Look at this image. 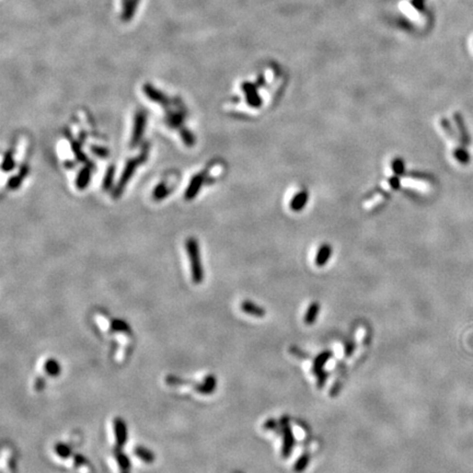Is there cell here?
<instances>
[{
    "label": "cell",
    "mask_w": 473,
    "mask_h": 473,
    "mask_svg": "<svg viewBox=\"0 0 473 473\" xmlns=\"http://www.w3.org/2000/svg\"><path fill=\"white\" fill-rule=\"evenodd\" d=\"M186 251L188 260H190L193 282L200 284L204 279V270L203 265L201 263L199 242H197L195 238H188L186 240Z\"/></svg>",
    "instance_id": "6da1fadb"
},
{
    "label": "cell",
    "mask_w": 473,
    "mask_h": 473,
    "mask_svg": "<svg viewBox=\"0 0 473 473\" xmlns=\"http://www.w3.org/2000/svg\"><path fill=\"white\" fill-rule=\"evenodd\" d=\"M146 159H147V148H145L143 153L139 154V156L135 157V158L131 159V160L126 163L125 168H124V171L122 172L121 178H119V181L118 183V186H115L114 191H113V197L118 199V197L122 195L124 188H125V186H127L128 181H130L132 176L134 175L137 167L141 165L143 162H145Z\"/></svg>",
    "instance_id": "7a4b0ae2"
},
{
    "label": "cell",
    "mask_w": 473,
    "mask_h": 473,
    "mask_svg": "<svg viewBox=\"0 0 473 473\" xmlns=\"http://www.w3.org/2000/svg\"><path fill=\"white\" fill-rule=\"evenodd\" d=\"M331 356H332V352L325 351L323 353H321V354L316 358L315 363H313V372H315L317 376V385L319 389H321L322 387L325 385L326 379H328V373L324 372L323 367L326 364V362L331 358Z\"/></svg>",
    "instance_id": "3957f363"
},
{
    "label": "cell",
    "mask_w": 473,
    "mask_h": 473,
    "mask_svg": "<svg viewBox=\"0 0 473 473\" xmlns=\"http://www.w3.org/2000/svg\"><path fill=\"white\" fill-rule=\"evenodd\" d=\"M281 428L283 433V448H282V455L284 458H288L292 453V449H294L295 446V438L294 434H292L291 427L289 423H288V420L286 418L282 419L281 421Z\"/></svg>",
    "instance_id": "277c9868"
},
{
    "label": "cell",
    "mask_w": 473,
    "mask_h": 473,
    "mask_svg": "<svg viewBox=\"0 0 473 473\" xmlns=\"http://www.w3.org/2000/svg\"><path fill=\"white\" fill-rule=\"evenodd\" d=\"M146 122H147V115H146L145 112L144 111L137 112V114L135 116L134 128H133L132 139H131L132 147H135V146H137L140 143L141 138H143L144 132H145Z\"/></svg>",
    "instance_id": "5b68a950"
},
{
    "label": "cell",
    "mask_w": 473,
    "mask_h": 473,
    "mask_svg": "<svg viewBox=\"0 0 473 473\" xmlns=\"http://www.w3.org/2000/svg\"><path fill=\"white\" fill-rule=\"evenodd\" d=\"M242 91L246 94V99L248 104L252 107H260L262 104V100L259 96V93L256 91V87L251 83H246L242 84Z\"/></svg>",
    "instance_id": "8992f818"
},
{
    "label": "cell",
    "mask_w": 473,
    "mask_h": 473,
    "mask_svg": "<svg viewBox=\"0 0 473 473\" xmlns=\"http://www.w3.org/2000/svg\"><path fill=\"white\" fill-rule=\"evenodd\" d=\"M143 90H144V93L146 94V97H147L149 100H152V102L159 103V104H162V105H166L169 103V99H168L166 94L161 92L160 90L154 88L152 84H144Z\"/></svg>",
    "instance_id": "52a82bcc"
},
{
    "label": "cell",
    "mask_w": 473,
    "mask_h": 473,
    "mask_svg": "<svg viewBox=\"0 0 473 473\" xmlns=\"http://www.w3.org/2000/svg\"><path fill=\"white\" fill-rule=\"evenodd\" d=\"M204 180H205V175L203 173H199L196 174L194 178H192L191 182L188 184V186L186 191V196H184L186 201L193 200L197 194H199L201 187L204 183Z\"/></svg>",
    "instance_id": "ba28073f"
},
{
    "label": "cell",
    "mask_w": 473,
    "mask_h": 473,
    "mask_svg": "<svg viewBox=\"0 0 473 473\" xmlns=\"http://www.w3.org/2000/svg\"><path fill=\"white\" fill-rule=\"evenodd\" d=\"M140 1L141 0H128V1L125 3V6L123 7V12L121 16V19L123 22H130V21L134 18Z\"/></svg>",
    "instance_id": "9c48e42d"
},
{
    "label": "cell",
    "mask_w": 473,
    "mask_h": 473,
    "mask_svg": "<svg viewBox=\"0 0 473 473\" xmlns=\"http://www.w3.org/2000/svg\"><path fill=\"white\" fill-rule=\"evenodd\" d=\"M241 310L244 313H248V315L256 318H263L266 313L264 308L260 307L259 304H256L254 303L249 302V300H246V302H243L241 304Z\"/></svg>",
    "instance_id": "30bf717a"
},
{
    "label": "cell",
    "mask_w": 473,
    "mask_h": 473,
    "mask_svg": "<svg viewBox=\"0 0 473 473\" xmlns=\"http://www.w3.org/2000/svg\"><path fill=\"white\" fill-rule=\"evenodd\" d=\"M308 200H309L308 191H306V190L300 191L294 196V199L291 200L290 208L294 210V212H300V210H302L304 206L307 205Z\"/></svg>",
    "instance_id": "8fae6325"
},
{
    "label": "cell",
    "mask_w": 473,
    "mask_h": 473,
    "mask_svg": "<svg viewBox=\"0 0 473 473\" xmlns=\"http://www.w3.org/2000/svg\"><path fill=\"white\" fill-rule=\"evenodd\" d=\"M331 255H332V247H331L329 243H323L317 253V257L315 261L316 265L319 266V268L324 266L326 263H328Z\"/></svg>",
    "instance_id": "7c38bea8"
},
{
    "label": "cell",
    "mask_w": 473,
    "mask_h": 473,
    "mask_svg": "<svg viewBox=\"0 0 473 473\" xmlns=\"http://www.w3.org/2000/svg\"><path fill=\"white\" fill-rule=\"evenodd\" d=\"M115 436H116V444L118 446H123L125 444V441L127 439V431H126V425L124 423V421L121 419H116L115 420Z\"/></svg>",
    "instance_id": "4fadbf2b"
},
{
    "label": "cell",
    "mask_w": 473,
    "mask_h": 473,
    "mask_svg": "<svg viewBox=\"0 0 473 473\" xmlns=\"http://www.w3.org/2000/svg\"><path fill=\"white\" fill-rule=\"evenodd\" d=\"M28 172H29V168L27 166H23L22 168H21L18 174L11 176V178L9 179V181H8V184H7L8 188H10V190H17V188L20 187L21 183H22L24 178L28 175Z\"/></svg>",
    "instance_id": "5bb4252c"
},
{
    "label": "cell",
    "mask_w": 473,
    "mask_h": 473,
    "mask_svg": "<svg viewBox=\"0 0 473 473\" xmlns=\"http://www.w3.org/2000/svg\"><path fill=\"white\" fill-rule=\"evenodd\" d=\"M320 312V304L319 303H312L310 306H309L308 310L306 311V315H304V323L308 325H311L315 323L318 319V316H319Z\"/></svg>",
    "instance_id": "9a60e30c"
},
{
    "label": "cell",
    "mask_w": 473,
    "mask_h": 473,
    "mask_svg": "<svg viewBox=\"0 0 473 473\" xmlns=\"http://www.w3.org/2000/svg\"><path fill=\"white\" fill-rule=\"evenodd\" d=\"M216 385H217V381H216V379H215V377L214 376H207L206 377V379L204 380L203 384L197 385L196 389L201 393L208 394V393H212L213 391L216 389Z\"/></svg>",
    "instance_id": "2e32d148"
},
{
    "label": "cell",
    "mask_w": 473,
    "mask_h": 473,
    "mask_svg": "<svg viewBox=\"0 0 473 473\" xmlns=\"http://www.w3.org/2000/svg\"><path fill=\"white\" fill-rule=\"evenodd\" d=\"M90 178H91V171H90L89 168H84V169L79 172L78 178L76 180L77 188H78V190H84L90 182Z\"/></svg>",
    "instance_id": "e0dca14e"
},
{
    "label": "cell",
    "mask_w": 473,
    "mask_h": 473,
    "mask_svg": "<svg viewBox=\"0 0 473 473\" xmlns=\"http://www.w3.org/2000/svg\"><path fill=\"white\" fill-rule=\"evenodd\" d=\"M114 174H115V168H114V166H110L109 168H107V170L104 174V178H103V182H102V187L104 191L110 190L112 186H113Z\"/></svg>",
    "instance_id": "ac0fdd59"
},
{
    "label": "cell",
    "mask_w": 473,
    "mask_h": 473,
    "mask_svg": "<svg viewBox=\"0 0 473 473\" xmlns=\"http://www.w3.org/2000/svg\"><path fill=\"white\" fill-rule=\"evenodd\" d=\"M168 194H169V188H168L167 184L165 182H162L154 187V190L152 192V197L154 201H161L165 199Z\"/></svg>",
    "instance_id": "d6986e66"
},
{
    "label": "cell",
    "mask_w": 473,
    "mask_h": 473,
    "mask_svg": "<svg viewBox=\"0 0 473 473\" xmlns=\"http://www.w3.org/2000/svg\"><path fill=\"white\" fill-rule=\"evenodd\" d=\"M135 454H136L137 457L143 460V461H145V462H152L154 460V456L152 451L146 449V448H143V447H137L136 450H135Z\"/></svg>",
    "instance_id": "ffe728a7"
},
{
    "label": "cell",
    "mask_w": 473,
    "mask_h": 473,
    "mask_svg": "<svg viewBox=\"0 0 473 473\" xmlns=\"http://www.w3.org/2000/svg\"><path fill=\"white\" fill-rule=\"evenodd\" d=\"M309 462H310V455L309 454H304L302 457H300L295 464V472L302 473L303 471L306 470V468L308 467Z\"/></svg>",
    "instance_id": "44dd1931"
},
{
    "label": "cell",
    "mask_w": 473,
    "mask_h": 473,
    "mask_svg": "<svg viewBox=\"0 0 473 473\" xmlns=\"http://www.w3.org/2000/svg\"><path fill=\"white\" fill-rule=\"evenodd\" d=\"M115 458L118 460V463L119 464V467L123 470L124 473H128V469H130V460L127 459V457L124 454H122L121 451L115 450L114 451Z\"/></svg>",
    "instance_id": "7402d4cb"
},
{
    "label": "cell",
    "mask_w": 473,
    "mask_h": 473,
    "mask_svg": "<svg viewBox=\"0 0 473 473\" xmlns=\"http://www.w3.org/2000/svg\"><path fill=\"white\" fill-rule=\"evenodd\" d=\"M45 372L49 373L51 376H57L59 372H61V367H59L58 363L54 359H50L45 363Z\"/></svg>",
    "instance_id": "603a6c76"
},
{
    "label": "cell",
    "mask_w": 473,
    "mask_h": 473,
    "mask_svg": "<svg viewBox=\"0 0 473 473\" xmlns=\"http://www.w3.org/2000/svg\"><path fill=\"white\" fill-rule=\"evenodd\" d=\"M180 135L182 137L183 143L186 144L187 147H192V146L195 145V137L190 131L187 130V128H182L181 132H180Z\"/></svg>",
    "instance_id": "cb8c5ba5"
},
{
    "label": "cell",
    "mask_w": 473,
    "mask_h": 473,
    "mask_svg": "<svg viewBox=\"0 0 473 473\" xmlns=\"http://www.w3.org/2000/svg\"><path fill=\"white\" fill-rule=\"evenodd\" d=\"M391 168H392L394 174L397 175H403L404 172H405V163H404L401 158L394 159L392 163H391Z\"/></svg>",
    "instance_id": "d4e9b609"
},
{
    "label": "cell",
    "mask_w": 473,
    "mask_h": 473,
    "mask_svg": "<svg viewBox=\"0 0 473 473\" xmlns=\"http://www.w3.org/2000/svg\"><path fill=\"white\" fill-rule=\"evenodd\" d=\"M16 166V163H15V160H14V156H12V152H7V154L5 156V159H3V162H2V170L3 171H11L12 169H14Z\"/></svg>",
    "instance_id": "484cf974"
},
{
    "label": "cell",
    "mask_w": 473,
    "mask_h": 473,
    "mask_svg": "<svg viewBox=\"0 0 473 473\" xmlns=\"http://www.w3.org/2000/svg\"><path fill=\"white\" fill-rule=\"evenodd\" d=\"M55 453L57 454L59 456V457L67 458L68 456H69L71 454V449L68 448V446H66V445L58 444V445H56Z\"/></svg>",
    "instance_id": "4316f807"
},
{
    "label": "cell",
    "mask_w": 473,
    "mask_h": 473,
    "mask_svg": "<svg viewBox=\"0 0 473 473\" xmlns=\"http://www.w3.org/2000/svg\"><path fill=\"white\" fill-rule=\"evenodd\" d=\"M182 123V116L180 114H171L169 118H168V124L171 125L172 127L178 128Z\"/></svg>",
    "instance_id": "83f0119b"
},
{
    "label": "cell",
    "mask_w": 473,
    "mask_h": 473,
    "mask_svg": "<svg viewBox=\"0 0 473 473\" xmlns=\"http://www.w3.org/2000/svg\"><path fill=\"white\" fill-rule=\"evenodd\" d=\"M455 157L457 158L461 163H467L469 161V154L467 153L466 150H462V149L456 150Z\"/></svg>",
    "instance_id": "f1b7e54d"
},
{
    "label": "cell",
    "mask_w": 473,
    "mask_h": 473,
    "mask_svg": "<svg viewBox=\"0 0 473 473\" xmlns=\"http://www.w3.org/2000/svg\"><path fill=\"white\" fill-rule=\"evenodd\" d=\"M112 326H113L114 330H118V331H128L130 330L128 329V326L126 325L125 322H123L121 320H114L113 323H112Z\"/></svg>",
    "instance_id": "f546056e"
},
{
    "label": "cell",
    "mask_w": 473,
    "mask_h": 473,
    "mask_svg": "<svg viewBox=\"0 0 473 473\" xmlns=\"http://www.w3.org/2000/svg\"><path fill=\"white\" fill-rule=\"evenodd\" d=\"M389 183H390V186H391V187L393 188V190H398V188L400 187V180L397 178V176H393V178H391Z\"/></svg>",
    "instance_id": "4dcf8cb0"
},
{
    "label": "cell",
    "mask_w": 473,
    "mask_h": 473,
    "mask_svg": "<svg viewBox=\"0 0 473 473\" xmlns=\"http://www.w3.org/2000/svg\"><path fill=\"white\" fill-rule=\"evenodd\" d=\"M92 152L98 154V156H101V157H104L107 154V152L105 149H103V148H99V147H94V146H92Z\"/></svg>",
    "instance_id": "1f68e13d"
},
{
    "label": "cell",
    "mask_w": 473,
    "mask_h": 473,
    "mask_svg": "<svg viewBox=\"0 0 473 473\" xmlns=\"http://www.w3.org/2000/svg\"><path fill=\"white\" fill-rule=\"evenodd\" d=\"M354 348H355V344L353 343V342H348L346 344V351H345V355L346 356H351L353 354V352H354Z\"/></svg>",
    "instance_id": "d6a6232c"
},
{
    "label": "cell",
    "mask_w": 473,
    "mask_h": 473,
    "mask_svg": "<svg viewBox=\"0 0 473 473\" xmlns=\"http://www.w3.org/2000/svg\"><path fill=\"white\" fill-rule=\"evenodd\" d=\"M412 5L418 10L424 9V0H412Z\"/></svg>",
    "instance_id": "836d02e7"
},
{
    "label": "cell",
    "mask_w": 473,
    "mask_h": 473,
    "mask_svg": "<svg viewBox=\"0 0 473 473\" xmlns=\"http://www.w3.org/2000/svg\"><path fill=\"white\" fill-rule=\"evenodd\" d=\"M264 426H265V428H270V429L273 428L274 429V428H276L277 425H276V422H275L274 420H270V421H268V422H266Z\"/></svg>",
    "instance_id": "e575fe53"
}]
</instances>
